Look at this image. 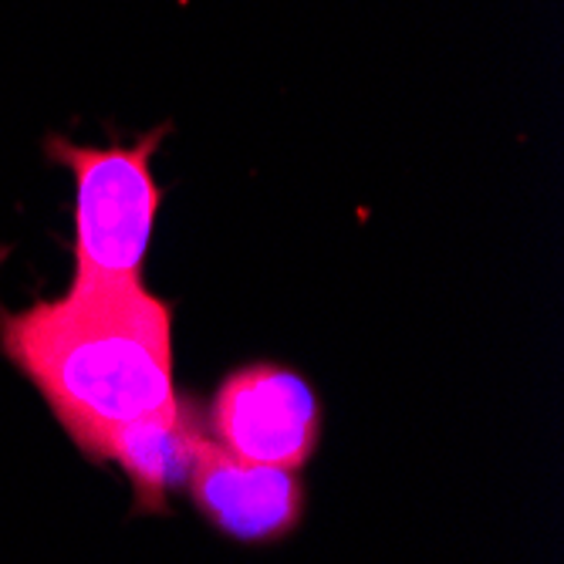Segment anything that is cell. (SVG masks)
Segmentation results:
<instances>
[{
    "instance_id": "6da1fadb",
    "label": "cell",
    "mask_w": 564,
    "mask_h": 564,
    "mask_svg": "<svg viewBox=\"0 0 564 564\" xmlns=\"http://www.w3.org/2000/svg\"><path fill=\"white\" fill-rule=\"evenodd\" d=\"M0 351L95 464L122 426L180 405L173 307L145 288L68 291L4 312Z\"/></svg>"
},
{
    "instance_id": "7a4b0ae2",
    "label": "cell",
    "mask_w": 564,
    "mask_h": 564,
    "mask_svg": "<svg viewBox=\"0 0 564 564\" xmlns=\"http://www.w3.org/2000/svg\"><path fill=\"white\" fill-rule=\"evenodd\" d=\"M170 132L173 122H163L129 145H78L65 135L44 139L47 160L62 163L75 180V274L68 291L142 288V264L163 207V186L152 176V156Z\"/></svg>"
},
{
    "instance_id": "3957f363",
    "label": "cell",
    "mask_w": 564,
    "mask_h": 564,
    "mask_svg": "<svg viewBox=\"0 0 564 564\" xmlns=\"http://www.w3.org/2000/svg\"><path fill=\"white\" fill-rule=\"evenodd\" d=\"M203 426L214 443L250 464L304 470L318 453L325 409L301 372L281 362H250L217 386Z\"/></svg>"
},
{
    "instance_id": "277c9868",
    "label": "cell",
    "mask_w": 564,
    "mask_h": 564,
    "mask_svg": "<svg viewBox=\"0 0 564 564\" xmlns=\"http://www.w3.org/2000/svg\"><path fill=\"white\" fill-rule=\"evenodd\" d=\"M186 490L199 518L240 544H274L297 531L307 507L301 470L250 464L207 436H196Z\"/></svg>"
},
{
    "instance_id": "5b68a950",
    "label": "cell",
    "mask_w": 564,
    "mask_h": 564,
    "mask_svg": "<svg viewBox=\"0 0 564 564\" xmlns=\"http://www.w3.org/2000/svg\"><path fill=\"white\" fill-rule=\"evenodd\" d=\"M199 420L196 402L180 395V405L170 413L129 423L106 443L101 464H116L126 474L135 514H163L170 490L186 487L196 436L203 433Z\"/></svg>"
}]
</instances>
